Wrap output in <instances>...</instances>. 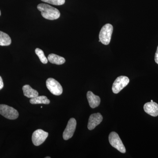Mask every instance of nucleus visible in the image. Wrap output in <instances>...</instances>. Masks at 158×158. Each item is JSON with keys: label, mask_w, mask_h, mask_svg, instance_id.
Returning a JSON list of instances; mask_svg holds the SVG:
<instances>
[{"label": "nucleus", "mask_w": 158, "mask_h": 158, "mask_svg": "<svg viewBox=\"0 0 158 158\" xmlns=\"http://www.w3.org/2000/svg\"><path fill=\"white\" fill-rule=\"evenodd\" d=\"M37 8L41 12L43 17L46 19L53 20L58 19L60 16V11L58 9L48 4H40Z\"/></svg>", "instance_id": "f257e3e1"}, {"label": "nucleus", "mask_w": 158, "mask_h": 158, "mask_svg": "<svg viewBox=\"0 0 158 158\" xmlns=\"http://www.w3.org/2000/svg\"><path fill=\"white\" fill-rule=\"evenodd\" d=\"M4 87V84H3L2 79V77L0 76V90H2Z\"/></svg>", "instance_id": "6ab92c4d"}, {"label": "nucleus", "mask_w": 158, "mask_h": 158, "mask_svg": "<svg viewBox=\"0 0 158 158\" xmlns=\"http://www.w3.org/2000/svg\"><path fill=\"white\" fill-rule=\"evenodd\" d=\"M151 102H153V101L152 100H151Z\"/></svg>", "instance_id": "412c9836"}, {"label": "nucleus", "mask_w": 158, "mask_h": 158, "mask_svg": "<svg viewBox=\"0 0 158 158\" xmlns=\"http://www.w3.org/2000/svg\"><path fill=\"white\" fill-rule=\"evenodd\" d=\"M30 103L32 104H49L50 103V101L46 96H38L31 98L30 100Z\"/></svg>", "instance_id": "4468645a"}, {"label": "nucleus", "mask_w": 158, "mask_h": 158, "mask_svg": "<svg viewBox=\"0 0 158 158\" xmlns=\"http://www.w3.org/2000/svg\"><path fill=\"white\" fill-rule=\"evenodd\" d=\"M46 86L49 90L54 95H61L63 91L62 86L55 79L49 78L46 81Z\"/></svg>", "instance_id": "39448f33"}, {"label": "nucleus", "mask_w": 158, "mask_h": 158, "mask_svg": "<svg viewBox=\"0 0 158 158\" xmlns=\"http://www.w3.org/2000/svg\"><path fill=\"white\" fill-rule=\"evenodd\" d=\"M1 11H0V16H1Z\"/></svg>", "instance_id": "4be33fe9"}, {"label": "nucleus", "mask_w": 158, "mask_h": 158, "mask_svg": "<svg viewBox=\"0 0 158 158\" xmlns=\"http://www.w3.org/2000/svg\"><path fill=\"white\" fill-rule=\"evenodd\" d=\"M109 140L110 144L113 147L121 153H125L126 152L125 147L117 133L115 132H112L110 133L109 135Z\"/></svg>", "instance_id": "7ed1b4c3"}, {"label": "nucleus", "mask_w": 158, "mask_h": 158, "mask_svg": "<svg viewBox=\"0 0 158 158\" xmlns=\"http://www.w3.org/2000/svg\"><path fill=\"white\" fill-rule=\"evenodd\" d=\"M23 94L27 97L28 98H33L38 96L39 93L37 90L33 89L30 85H25L23 86Z\"/></svg>", "instance_id": "f8f14e48"}, {"label": "nucleus", "mask_w": 158, "mask_h": 158, "mask_svg": "<svg viewBox=\"0 0 158 158\" xmlns=\"http://www.w3.org/2000/svg\"><path fill=\"white\" fill-rule=\"evenodd\" d=\"M50 157H46V158H50Z\"/></svg>", "instance_id": "aec40b11"}, {"label": "nucleus", "mask_w": 158, "mask_h": 158, "mask_svg": "<svg viewBox=\"0 0 158 158\" xmlns=\"http://www.w3.org/2000/svg\"><path fill=\"white\" fill-rule=\"evenodd\" d=\"M11 40L9 35L0 31V45L9 46L11 44Z\"/></svg>", "instance_id": "2eb2a0df"}, {"label": "nucleus", "mask_w": 158, "mask_h": 158, "mask_svg": "<svg viewBox=\"0 0 158 158\" xmlns=\"http://www.w3.org/2000/svg\"><path fill=\"white\" fill-rule=\"evenodd\" d=\"M77 126V121L74 118H71L63 133V138L65 140H69L73 137Z\"/></svg>", "instance_id": "6e6552de"}, {"label": "nucleus", "mask_w": 158, "mask_h": 158, "mask_svg": "<svg viewBox=\"0 0 158 158\" xmlns=\"http://www.w3.org/2000/svg\"><path fill=\"white\" fill-rule=\"evenodd\" d=\"M155 60L156 63L158 64V46L156 52V53L155 56Z\"/></svg>", "instance_id": "a211bd4d"}, {"label": "nucleus", "mask_w": 158, "mask_h": 158, "mask_svg": "<svg viewBox=\"0 0 158 158\" xmlns=\"http://www.w3.org/2000/svg\"><path fill=\"white\" fill-rule=\"evenodd\" d=\"M0 114L9 119H16L19 116L17 110L6 105H0Z\"/></svg>", "instance_id": "20e7f679"}, {"label": "nucleus", "mask_w": 158, "mask_h": 158, "mask_svg": "<svg viewBox=\"0 0 158 158\" xmlns=\"http://www.w3.org/2000/svg\"><path fill=\"white\" fill-rule=\"evenodd\" d=\"M35 53L36 55L39 57L40 62L43 64H47L48 62V59L46 57L44 53L42 50L39 48H37L35 49Z\"/></svg>", "instance_id": "dca6fc26"}, {"label": "nucleus", "mask_w": 158, "mask_h": 158, "mask_svg": "<svg viewBox=\"0 0 158 158\" xmlns=\"http://www.w3.org/2000/svg\"><path fill=\"white\" fill-rule=\"evenodd\" d=\"M42 2L55 6H61L65 2V0H41Z\"/></svg>", "instance_id": "f3484780"}, {"label": "nucleus", "mask_w": 158, "mask_h": 158, "mask_svg": "<svg viewBox=\"0 0 158 158\" xmlns=\"http://www.w3.org/2000/svg\"><path fill=\"white\" fill-rule=\"evenodd\" d=\"M144 111L151 116L156 117L158 116V104L154 102L146 103L144 106Z\"/></svg>", "instance_id": "9d476101"}, {"label": "nucleus", "mask_w": 158, "mask_h": 158, "mask_svg": "<svg viewBox=\"0 0 158 158\" xmlns=\"http://www.w3.org/2000/svg\"><path fill=\"white\" fill-rule=\"evenodd\" d=\"M49 62L52 64L60 65L64 64L65 62V59L63 57L54 54H50L48 57Z\"/></svg>", "instance_id": "ddd939ff"}, {"label": "nucleus", "mask_w": 158, "mask_h": 158, "mask_svg": "<svg viewBox=\"0 0 158 158\" xmlns=\"http://www.w3.org/2000/svg\"><path fill=\"white\" fill-rule=\"evenodd\" d=\"M48 136V133L41 129L36 130L32 135V140L35 146L43 144Z\"/></svg>", "instance_id": "0eeeda50"}, {"label": "nucleus", "mask_w": 158, "mask_h": 158, "mask_svg": "<svg viewBox=\"0 0 158 158\" xmlns=\"http://www.w3.org/2000/svg\"><path fill=\"white\" fill-rule=\"evenodd\" d=\"M87 97L90 107L94 109L98 106L101 102L99 97L94 94L91 91H89L87 92Z\"/></svg>", "instance_id": "9b49d317"}, {"label": "nucleus", "mask_w": 158, "mask_h": 158, "mask_svg": "<svg viewBox=\"0 0 158 158\" xmlns=\"http://www.w3.org/2000/svg\"><path fill=\"white\" fill-rule=\"evenodd\" d=\"M103 117L100 113H94L89 117L88 127L89 130L94 129L102 121Z\"/></svg>", "instance_id": "1a4fd4ad"}, {"label": "nucleus", "mask_w": 158, "mask_h": 158, "mask_svg": "<svg viewBox=\"0 0 158 158\" xmlns=\"http://www.w3.org/2000/svg\"><path fill=\"white\" fill-rule=\"evenodd\" d=\"M113 32V27L110 24H106L102 27L99 35V42L105 45L110 43Z\"/></svg>", "instance_id": "f03ea898"}, {"label": "nucleus", "mask_w": 158, "mask_h": 158, "mask_svg": "<svg viewBox=\"0 0 158 158\" xmlns=\"http://www.w3.org/2000/svg\"><path fill=\"white\" fill-rule=\"evenodd\" d=\"M129 82V79L127 77L121 76L118 77L113 83L112 86V90L113 93H119L123 88L127 86Z\"/></svg>", "instance_id": "423d86ee"}]
</instances>
